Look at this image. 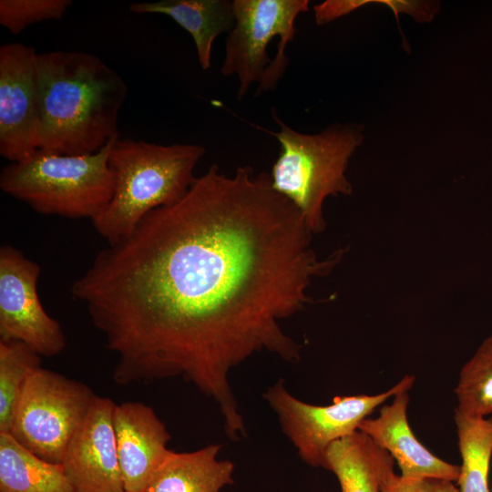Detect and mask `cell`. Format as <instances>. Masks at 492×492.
<instances>
[{
  "instance_id": "1",
  "label": "cell",
  "mask_w": 492,
  "mask_h": 492,
  "mask_svg": "<svg viewBox=\"0 0 492 492\" xmlns=\"http://www.w3.org/2000/svg\"><path fill=\"white\" fill-rule=\"evenodd\" d=\"M296 207L270 174L213 164L179 201L150 211L97 253L71 285L127 385L181 376L213 399L231 440L246 435L231 371L267 352L296 363L282 322L313 302L312 282L344 251L319 258Z\"/></svg>"
},
{
  "instance_id": "6",
  "label": "cell",
  "mask_w": 492,
  "mask_h": 492,
  "mask_svg": "<svg viewBox=\"0 0 492 492\" xmlns=\"http://www.w3.org/2000/svg\"><path fill=\"white\" fill-rule=\"evenodd\" d=\"M308 0H233L234 26L228 33L220 67L236 77L238 100L257 84L256 95L272 91L289 58L285 50L296 35L297 17L309 11Z\"/></svg>"
},
{
  "instance_id": "18",
  "label": "cell",
  "mask_w": 492,
  "mask_h": 492,
  "mask_svg": "<svg viewBox=\"0 0 492 492\" xmlns=\"http://www.w3.org/2000/svg\"><path fill=\"white\" fill-rule=\"evenodd\" d=\"M454 419L462 459L456 480L458 492H490L492 416L470 415L456 408Z\"/></svg>"
},
{
  "instance_id": "2",
  "label": "cell",
  "mask_w": 492,
  "mask_h": 492,
  "mask_svg": "<svg viewBox=\"0 0 492 492\" xmlns=\"http://www.w3.org/2000/svg\"><path fill=\"white\" fill-rule=\"evenodd\" d=\"M39 149L62 155L98 151L118 136L128 94L121 76L98 56L80 51L38 54Z\"/></svg>"
},
{
  "instance_id": "5",
  "label": "cell",
  "mask_w": 492,
  "mask_h": 492,
  "mask_svg": "<svg viewBox=\"0 0 492 492\" xmlns=\"http://www.w3.org/2000/svg\"><path fill=\"white\" fill-rule=\"evenodd\" d=\"M113 139L91 154L37 150L26 159L10 162L1 170L0 189L38 213L91 220L113 195L108 167Z\"/></svg>"
},
{
  "instance_id": "15",
  "label": "cell",
  "mask_w": 492,
  "mask_h": 492,
  "mask_svg": "<svg viewBox=\"0 0 492 492\" xmlns=\"http://www.w3.org/2000/svg\"><path fill=\"white\" fill-rule=\"evenodd\" d=\"M135 14H161L169 16L191 36L201 69L211 67V49L216 38L234 26L233 1L161 0L129 5Z\"/></svg>"
},
{
  "instance_id": "11",
  "label": "cell",
  "mask_w": 492,
  "mask_h": 492,
  "mask_svg": "<svg viewBox=\"0 0 492 492\" xmlns=\"http://www.w3.org/2000/svg\"><path fill=\"white\" fill-rule=\"evenodd\" d=\"M115 405L110 398L97 396L68 444L62 465L76 492H125L113 427Z\"/></svg>"
},
{
  "instance_id": "8",
  "label": "cell",
  "mask_w": 492,
  "mask_h": 492,
  "mask_svg": "<svg viewBox=\"0 0 492 492\" xmlns=\"http://www.w3.org/2000/svg\"><path fill=\"white\" fill-rule=\"evenodd\" d=\"M415 380L407 374L380 394L336 396L331 405H315L292 395L280 379L267 388L263 397L302 460L319 467L331 444L356 432L364 419L397 393L410 390Z\"/></svg>"
},
{
  "instance_id": "22",
  "label": "cell",
  "mask_w": 492,
  "mask_h": 492,
  "mask_svg": "<svg viewBox=\"0 0 492 492\" xmlns=\"http://www.w3.org/2000/svg\"><path fill=\"white\" fill-rule=\"evenodd\" d=\"M382 492H458L454 482L424 477L406 478L390 471L384 479Z\"/></svg>"
},
{
  "instance_id": "21",
  "label": "cell",
  "mask_w": 492,
  "mask_h": 492,
  "mask_svg": "<svg viewBox=\"0 0 492 492\" xmlns=\"http://www.w3.org/2000/svg\"><path fill=\"white\" fill-rule=\"evenodd\" d=\"M71 0H1L0 24L13 35L31 25L61 19Z\"/></svg>"
},
{
  "instance_id": "13",
  "label": "cell",
  "mask_w": 492,
  "mask_h": 492,
  "mask_svg": "<svg viewBox=\"0 0 492 492\" xmlns=\"http://www.w3.org/2000/svg\"><path fill=\"white\" fill-rule=\"evenodd\" d=\"M409 390L397 393L375 418H365L358 430L386 450L406 478H438L456 482L460 466L435 456L414 435L407 419Z\"/></svg>"
},
{
  "instance_id": "12",
  "label": "cell",
  "mask_w": 492,
  "mask_h": 492,
  "mask_svg": "<svg viewBox=\"0 0 492 492\" xmlns=\"http://www.w3.org/2000/svg\"><path fill=\"white\" fill-rule=\"evenodd\" d=\"M113 427L125 492H143L169 453L171 436L154 410L140 402L116 404Z\"/></svg>"
},
{
  "instance_id": "17",
  "label": "cell",
  "mask_w": 492,
  "mask_h": 492,
  "mask_svg": "<svg viewBox=\"0 0 492 492\" xmlns=\"http://www.w3.org/2000/svg\"><path fill=\"white\" fill-rule=\"evenodd\" d=\"M0 492H76L62 464L36 456L0 433Z\"/></svg>"
},
{
  "instance_id": "14",
  "label": "cell",
  "mask_w": 492,
  "mask_h": 492,
  "mask_svg": "<svg viewBox=\"0 0 492 492\" xmlns=\"http://www.w3.org/2000/svg\"><path fill=\"white\" fill-rule=\"evenodd\" d=\"M220 446L190 452L169 450L143 492H220L233 483L234 464L219 459Z\"/></svg>"
},
{
  "instance_id": "20",
  "label": "cell",
  "mask_w": 492,
  "mask_h": 492,
  "mask_svg": "<svg viewBox=\"0 0 492 492\" xmlns=\"http://www.w3.org/2000/svg\"><path fill=\"white\" fill-rule=\"evenodd\" d=\"M455 395L459 411L477 416L492 414V334L461 368Z\"/></svg>"
},
{
  "instance_id": "7",
  "label": "cell",
  "mask_w": 492,
  "mask_h": 492,
  "mask_svg": "<svg viewBox=\"0 0 492 492\" xmlns=\"http://www.w3.org/2000/svg\"><path fill=\"white\" fill-rule=\"evenodd\" d=\"M97 396L86 384L41 366L25 385L8 434L41 459L62 464Z\"/></svg>"
},
{
  "instance_id": "10",
  "label": "cell",
  "mask_w": 492,
  "mask_h": 492,
  "mask_svg": "<svg viewBox=\"0 0 492 492\" xmlns=\"http://www.w3.org/2000/svg\"><path fill=\"white\" fill-rule=\"evenodd\" d=\"M37 56L21 43L0 46V154L10 162L39 149Z\"/></svg>"
},
{
  "instance_id": "9",
  "label": "cell",
  "mask_w": 492,
  "mask_h": 492,
  "mask_svg": "<svg viewBox=\"0 0 492 492\" xmlns=\"http://www.w3.org/2000/svg\"><path fill=\"white\" fill-rule=\"evenodd\" d=\"M41 267L10 246L0 248V339L26 343L41 356L66 348L60 323L44 309L37 282Z\"/></svg>"
},
{
  "instance_id": "3",
  "label": "cell",
  "mask_w": 492,
  "mask_h": 492,
  "mask_svg": "<svg viewBox=\"0 0 492 492\" xmlns=\"http://www.w3.org/2000/svg\"><path fill=\"white\" fill-rule=\"evenodd\" d=\"M205 154L199 144L161 145L114 138L108 155L113 195L91 220L108 245L128 237L150 211L182 199L194 182Z\"/></svg>"
},
{
  "instance_id": "16",
  "label": "cell",
  "mask_w": 492,
  "mask_h": 492,
  "mask_svg": "<svg viewBox=\"0 0 492 492\" xmlns=\"http://www.w3.org/2000/svg\"><path fill=\"white\" fill-rule=\"evenodd\" d=\"M394 461L386 450L357 430L329 446L323 467L336 476L342 492H382Z\"/></svg>"
},
{
  "instance_id": "4",
  "label": "cell",
  "mask_w": 492,
  "mask_h": 492,
  "mask_svg": "<svg viewBox=\"0 0 492 492\" xmlns=\"http://www.w3.org/2000/svg\"><path fill=\"white\" fill-rule=\"evenodd\" d=\"M278 131L264 130L280 144L271 180L272 188L299 210L313 234L324 231L325 199L350 195L352 185L345 171L356 149L363 143L364 128L355 124L333 125L317 134L301 133L272 112Z\"/></svg>"
},
{
  "instance_id": "19",
  "label": "cell",
  "mask_w": 492,
  "mask_h": 492,
  "mask_svg": "<svg viewBox=\"0 0 492 492\" xmlns=\"http://www.w3.org/2000/svg\"><path fill=\"white\" fill-rule=\"evenodd\" d=\"M41 355L26 343L0 339V433H9L15 407Z\"/></svg>"
}]
</instances>
